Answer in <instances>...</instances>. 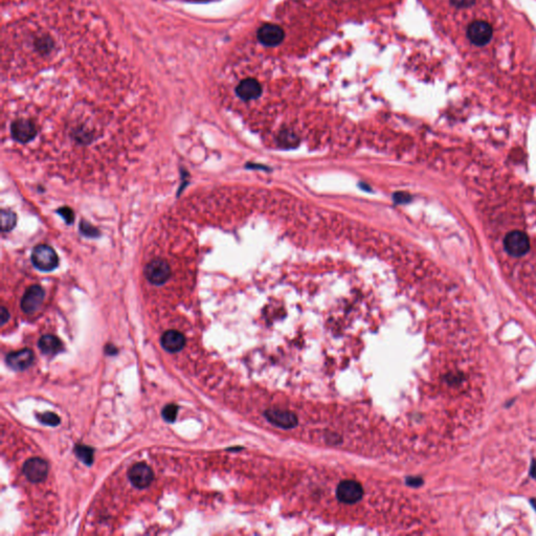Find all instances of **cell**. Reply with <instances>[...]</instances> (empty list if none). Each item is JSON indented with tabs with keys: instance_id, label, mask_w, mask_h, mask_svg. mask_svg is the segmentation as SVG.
I'll list each match as a JSON object with an SVG mask.
<instances>
[{
	"instance_id": "obj_1",
	"label": "cell",
	"mask_w": 536,
	"mask_h": 536,
	"mask_svg": "<svg viewBox=\"0 0 536 536\" xmlns=\"http://www.w3.org/2000/svg\"><path fill=\"white\" fill-rule=\"evenodd\" d=\"M31 263L40 271L51 272L58 267L59 259L53 247L46 244L37 245L31 252Z\"/></svg>"
},
{
	"instance_id": "obj_2",
	"label": "cell",
	"mask_w": 536,
	"mask_h": 536,
	"mask_svg": "<svg viewBox=\"0 0 536 536\" xmlns=\"http://www.w3.org/2000/svg\"><path fill=\"white\" fill-rule=\"evenodd\" d=\"M145 277L155 286L164 285L171 277V268L164 259H154L145 267Z\"/></svg>"
},
{
	"instance_id": "obj_3",
	"label": "cell",
	"mask_w": 536,
	"mask_h": 536,
	"mask_svg": "<svg viewBox=\"0 0 536 536\" xmlns=\"http://www.w3.org/2000/svg\"><path fill=\"white\" fill-rule=\"evenodd\" d=\"M364 496V488L361 483L354 480L342 481L336 488V497L340 503L353 505Z\"/></svg>"
},
{
	"instance_id": "obj_4",
	"label": "cell",
	"mask_w": 536,
	"mask_h": 536,
	"mask_svg": "<svg viewBox=\"0 0 536 536\" xmlns=\"http://www.w3.org/2000/svg\"><path fill=\"white\" fill-rule=\"evenodd\" d=\"M264 416L269 423L283 430L294 428L299 423L297 415L287 410L268 409L265 411Z\"/></svg>"
},
{
	"instance_id": "obj_5",
	"label": "cell",
	"mask_w": 536,
	"mask_h": 536,
	"mask_svg": "<svg viewBox=\"0 0 536 536\" xmlns=\"http://www.w3.org/2000/svg\"><path fill=\"white\" fill-rule=\"evenodd\" d=\"M128 478L131 484L138 489L149 487L154 479L153 470L145 463H136L128 472Z\"/></svg>"
},
{
	"instance_id": "obj_6",
	"label": "cell",
	"mask_w": 536,
	"mask_h": 536,
	"mask_svg": "<svg viewBox=\"0 0 536 536\" xmlns=\"http://www.w3.org/2000/svg\"><path fill=\"white\" fill-rule=\"evenodd\" d=\"M11 135L13 139L20 144H26L34 139L37 135L35 124L26 119L16 120L11 125Z\"/></svg>"
},
{
	"instance_id": "obj_7",
	"label": "cell",
	"mask_w": 536,
	"mask_h": 536,
	"mask_svg": "<svg viewBox=\"0 0 536 536\" xmlns=\"http://www.w3.org/2000/svg\"><path fill=\"white\" fill-rule=\"evenodd\" d=\"M45 297L44 289L39 285L29 286L21 299V309L26 314L36 312L41 307Z\"/></svg>"
},
{
	"instance_id": "obj_8",
	"label": "cell",
	"mask_w": 536,
	"mask_h": 536,
	"mask_svg": "<svg viewBox=\"0 0 536 536\" xmlns=\"http://www.w3.org/2000/svg\"><path fill=\"white\" fill-rule=\"evenodd\" d=\"M493 30L489 23L479 20L470 24L467 28V36L470 42L478 46H484L492 38Z\"/></svg>"
},
{
	"instance_id": "obj_9",
	"label": "cell",
	"mask_w": 536,
	"mask_h": 536,
	"mask_svg": "<svg viewBox=\"0 0 536 536\" xmlns=\"http://www.w3.org/2000/svg\"><path fill=\"white\" fill-rule=\"evenodd\" d=\"M505 249L508 254L514 257L525 255L530 247V242L528 236L519 231L509 233L504 241Z\"/></svg>"
},
{
	"instance_id": "obj_10",
	"label": "cell",
	"mask_w": 536,
	"mask_h": 536,
	"mask_svg": "<svg viewBox=\"0 0 536 536\" xmlns=\"http://www.w3.org/2000/svg\"><path fill=\"white\" fill-rule=\"evenodd\" d=\"M23 474L31 483H40L47 477L48 464L41 458H31L23 464Z\"/></svg>"
},
{
	"instance_id": "obj_11",
	"label": "cell",
	"mask_w": 536,
	"mask_h": 536,
	"mask_svg": "<svg viewBox=\"0 0 536 536\" xmlns=\"http://www.w3.org/2000/svg\"><path fill=\"white\" fill-rule=\"evenodd\" d=\"M6 361L8 366L13 370L23 371L29 368L34 363V353L29 349L14 351L7 355Z\"/></svg>"
},
{
	"instance_id": "obj_12",
	"label": "cell",
	"mask_w": 536,
	"mask_h": 536,
	"mask_svg": "<svg viewBox=\"0 0 536 536\" xmlns=\"http://www.w3.org/2000/svg\"><path fill=\"white\" fill-rule=\"evenodd\" d=\"M258 39L266 46L279 45L284 39V31L275 24H265L258 30Z\"/></svg>"
},
{
	"instance_id": "obj_13",
	"label": "cell",
	"mask_w": 536,
	"mask_h": 536,
	"mask_svg": "<svg viewBox=\"0 0 536 536\" xmlns=\"http://www.w3.org/2000/svg\"><path fill=\"white\" fill-rule=\"evenodd\" d=\"M162 348L170 353L180 352L186 345V337L183 333L176 330H169L162 334L160 338Z\"/></svg>"
},
{
	"instance_id": "obj_14",
	"label": "cell",
	"mask_w": 536,
	"mask_h": 536,
	"mask_svg": "<svg viewBox=\"0 0 536 536\" xmlns=\"http://www.w3.org/2000/svg\"><path fill=\"white\" fill-rule=\"evenodd\" d=\"M262 88L255 79H245L240 82L236 88L238 96L243 101H251L257 99L261 94Z\"/></svg>"
},
{
	"instance_id": "obj_15",
	"label": "cell",
	"mask_w": 536,
	"mask_h": 536,
	"mask_svg": "<svg viewBox=\"0 0 536 536\" xmlns=\"http://www.w3.org/2000/svg\"><path fill=\"white\" fill-rule=\"evenodd\" d=\"M38 346L43 354L51 355V356L58 354L63 349V345L61 343V340L58 337L51 335V334H46V335L41 336L39 339Z\"/></svg>"
},
{
	"instance_id": "obj_16",
	"label": "cell",
	"mask_w": 536,
	"mask_h": 536,
	"mask_svg": "<svg viewBox=\"0 0 536 536\" xmlns=\"http://www.w3.org/2000/svg\"><path fill=\"white\" fill-rule=\"evenodd\" d=\"M75 453L86 465H91L93 463V449L91 447L85 445H77L75 447Z\"/></svg>"
},
{
	"instance_id": "obj_17",
	"label": "cell",
	"mask_w": 536,
	"mask_h": 536,
	"mask_svg": "<svg viewBox=\"0 0 536 536\" xmlns=\"http://www.w3.org/2000/svg\"><path fill=\"white\" fill-rule=\"evenodd\" d=\"M16 221H17V217L16 214L10 209H3L2 212V230L3 232H10L12 231L15 225Z\"/></svg>"
},
{
	"instance_id": "obj_18",
	"label": "cell",
	"mask_w": 536,
	"mask_h": 536,
	"mask_svg": "<svg viewBox=\"0 0 536 536\" xmlns=\"http://www.w3.org/2000/svg\"><path fill=\"white\" fill-rule=\"evenodd\" d=\"M177 414H178V407H177L176 404H168V405H166V407L162 409V412H161L162 418L165 419V421L169 422V423H172V422H174L176 420Z\"/></svg>"
},
{
	"instance_id": "obj_19",
	"label": "cell",
	"mask_w": 536,
	"mask_h": 536,
	"mask_svg": "<svg viewBox=\"0 0 536 536\" xmlns=\"http://www.w3.org/2000/svg\"><path fill=\"white\" fill-rule=\"evenodd\" d=\"M38 418L40 422L48 426H57L60 423V418L55 413L47 412L42 415H39Z\"/></svg>"
},
{
	"instance_id": "obj_20",
	"label": "cell",
	"mask_w": 536,
	"mask_h": 536,
	"mask_svg": "<svg viewBox=\"0 0 536 536\" xmlns=\"http://www.w3.org/2000/svg\"><path fill=\"white\" fill-rule=\"evenodd\" d=\"M59 212H60L61 216L64 217L65 221H66L67 223H72V222L74 221V219H75L74 214H73V212H72V210H70L68 207H63V208H61V209L59 210Z\"/></svg>"
},
{
	"instance_id": "obj_21",
	"label": "cell",
	"mask_w": 536,
	"mask_h": 536,
	"mask_svg": "<svg viewBox=\"0 0 536 536\" xmlns=\"http://www.w3.org/2000/svg\"><path fill=\"white\" fill-rule=\"evenodd\" d=\"M476 0H451V4L457 8H469L475 4Z\"/></svg>"
},
{
	"instance_id": "obj_22",
	"label": "cell",
	"mask_w": 536,
	"mask_h": 536,
	"mask_svg": "<svg viewBox=\"0 0 536 536\" xmlns=\"http://www.w3.org/2000/svg\"><path fill=\"white\" fill-rule=\"evenodd\" d=\"M0 318H2V325H5L10 318V313L7 310L6 307L2 308V313H0Z\"/></svg>"
},
{
	"instance_id": "obj_23",
	"label": "cell",
	"mask_w": 536,
	"mask_h": 536,
	"mask_svg": "<svg viewBox=\"0 0 536 536\" xmlns=\"http://www.w3.org/2000/svg\"><path fill=\"white\" fill-rule=\"evenodd\" d=\"M407 484L411 487H418L422 484V480L420 478H409L407 480Z\"/></svg>"
},
{
	"instance_id": "obj_24",
	"label": "cell",
	"mask_w": 536,
	"mask_h": 536,
	"mask_svg": "<svg viewBox=\"0 0 536 536\" xmlns=\"http://www.w3.org/2000/svg\"><path fill=\"white\" fill-rule=\"evenodd\" d=\"M407 197H408V196H407V195H405V194H398V195H397V197H395V198H396V200H397L398 202H402V200H403V201H407V200H408Z\"/></svg>"
}]
</instances>
